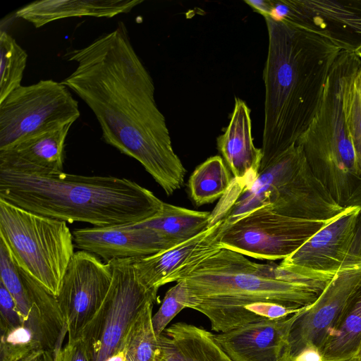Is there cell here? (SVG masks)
I'll use <instances>...</instances> for the list:
<instances>
[{
    "label": "cell",
    "instance_id": "cell-1",
    "mask_svg": "<svg viewBox=\"0 0 361 361\" xmlns=\"http://www.w3.org/2000/svg\"><path fill=\"white\" fill-rule=\"evenodd\" d=\"M75 71L61 82L92 111L105 142L138 161L172 195L186 170L174 152L153 80L133 49L125 25L66 54Z\"/></svg>",
    "mask_w": 361,
    "mask_h": 361
},
{
    "label": "cell",
    "instance_id": "cell-2",
    "mask_svg": "<svg viewBox=\"0 0 361 361\" xmlns=\"http://www.w3.org/2000/svg\"><path fill=\"white\" fill-rule=\"evenodd\" d=\"M245 256L222 247L180 279L185 308L205 316L216 333L295 314L312 305L334 276Z\"/></svg>",
    "mask_w": 361,
    "mask_h": 361
},
{
    "label": "cell",
    "instance_id": "cell-3",
    "mask_svg": "<svg viewBox=\"0 0 361 361\" xmlns=\"http://www.w3.org/2000/svg\"><path fill=\"white\" fill-rule=\"evenodd\" d=\"M264 19L269 44L263 71L264 123L259 172L296 145L313 118L338 55L343 49L353 51L314 27L269 16Z\"/></svg>",
    "mask_w": 361,
    "mask_h": 361
},
{
    "label": "cell",
    "instance_id": "cell-4",
    "mask_svg": "<svg viewBox=\"0 0 361 361\" xmlns=\"http://www.w3.org/2000/svg\"><path fill=\"white\" fill-rule=\"evenodd\" d=\"M0 199L44 216L106 227L137 224L161 212L164 202L125 178L0 170Z\"/></svg>",
    "mask_w": 361,
    "mask_h": 361
},
{
    "label": "cell",
    "instance_id": "cell-5",
    "mask_svg": "<svg viewBox=\"0 0 361 361\" xmlns=\"http://www.w3.org/2000/svg\"><path fill=\"white\" fill-rule=\"evenodd\" d=\"M361 67L354 51L342 50L326 78L323 93L299 145L316 178L343 209L361 207V173L345 123L343 87L348 76Z\"/></svg>",
    "mask_w": 361,
    "mask_h": 361
},
{
    "label": "cell",
    "instance_id": "cell-6",
    "mask_svg": "<svg viewBox=\"0 0 361 361\" xmlns=\"http://www.w3.org/2000/svg\"><path fill=\"white\" fill-rule=\"evenodd\" d=\"M230 207L223 217L230 224L253 210L267 207L277 214L330 221L345 209L338 205L312 173L302 148L295 145L243 190L232 184Z\"/></svg>",
    "mask_w": 361,
    "mask_h": 361
},
{
    "label": "cell",
    "instance_id": "cell-7",
    "mask_svg": "<svg viewBox=\"0 0 361 361\" xmlns=\"http://www.w3.org/2000/svg\"><path fill=\"white\" fill-rule=\"evenodd\" d=\"M0 240L23 271L56 297L75 254L66 221L29 212L0 199Z\"/></svg>",
    "mask_w": 361,
    "mask_h": 361
},
{
    "label": "cell",
    "instance_id": "cell-8",
    "mask_svg": "<svg viewBox=\"0 0 361 361\" xmlns=\"http://www.w3.org/2000/svg\"><path fill=\"white\" fill-rule=\"evenodd\" d=\"M134 258L109 261L112 280L107 295L81 334L90 361H106L119 350L125 336L144 306L157 299L158 290L139 280Z\"/></svg>",
    "mask_w": 361,
    "mask_h": 361
},
{
    "label": "cell",
    "instance_id": "cell-9",
    "mask_svg": "<svg viewBox=\"0 0 361 361\" xmlns=\"http://www.w3.org/2000/svg\"><path fill=\"white\" fill-rule=\"evenodd\" d=\"M78 103L61 82L20 86L0 103V150L27 137L73 123Z\"/></svg>",
    "mask_w": 361,
    "mask_h": 361
},
{
    "label": "cell",
    "instance_id": "cell-10",
    "mask_svg": "<svg viewBox=\"0 0 361 361\" xmlns=\"http://www.w3.org/2000/svg\"><path fill=\"white\" fill-rule=\"evenodd\" d=\"M330 221L283 216L263 207L226 223L220 243L222 247L245 256L284 259Z\"/></svg>",
    "mask_w": 361,
    "mask_h": 361
},
{
    "label": "cell",
    "instance_id": "cell-11",
    "mask_svg": "<svg viewBox=\"0 0 361 361\" xmlns=\"http://www.w3.org/2000/svg\"><path fill=\"white\" fill-rule=\"evenodd\" d=\"M111 280L109 262L103 263L86 251L75 252L56 297L66 321L68 341L80 339L83 329L102 305Z\"/></svg>",
    "mask_w": 361,
    "mask_h": 361
},
{
    "label": "cell",
    "instance_id": "cell-12",
    "mask_svg": "<svg viewBox=\"0 0 361 361\" xmlns=\"http://www.w3.org/2000/svg\"><path fill=\"white\" fill-rule=\"evenodd\" d=\"M360 286L361 264L343 268L334 275L295 322L290 337L292 356L310 346L320 350Z\"/></svg>",
    "mask_w": 361,
    "mask_h": 361
},
{
    "label": "cell",
    "instance_id": "cell-13",
    "mask_svg": "<svg viewBox=\"0 0 361 361\" xmlns=\"http://www.w3.org/2000/svg\"><path fill=\"white\" fill-rule=\"evenodd\" d=\"M271 15L327 32L353 51L361 44V0H275Z\"/></svg>",
    "mask_w": 361,
    "mask_h": 361
},
{
    "label": "cell",
    "instance_id": "cell-14",
    "mask_svg": "<svg viewBox=\"0 0 361 361\" xmlns=\"http://www.w3.org/2000/svg\"><path fill=\"white\" fill-rule=\"evenodd\" d=\"M226 226L224 219L197 235L164 252L134 258L139 280L147 288L158 290L171 282H177L195 266L222 248L221 238Z\"/></svg>",
    "mask_w": 361,
    "mask_h": 361
},
{
    "label": "cell",
    "instance_id": "cell-15",
    "mask_svg": "<svg viewBox=\"0 0 361 361\" xmlns=\"http://www.w3.org/2000/svg\"><path fill=\"white\" fill-rule=\"evenodd\" d=\"M305 309L288 317L216 333L214 338L233 361H289L291 331Z\"/></svg>",
    "mask_w": 361,
    "mask_h": 361
},
{
    "label": "cell",
    "instance_id": "cell-16",
    "mask_svg": "<svg viewBox=\"0 0 361 361\" xmlns=\"http://www.w3.org/2000/svg\"><path fill=\"white\" fill-rule=\"evenodd\" d=\"M360 209V207L345 208L281 263L335 275L345 267Z\"/></svg>",
    "mask_w": 361,
    "mask_h": 361
},
{
    "label": "cell",
    "instance_id": "cell-17",
    "mask_svg": "<svg viewBox=\"0 0 361 361\" xmlns=\"http://www.w3.org/2000/svg\"><path fill=\"white\" fill-rule=\"evenodd\" d=\"M76 247L102 257L144 258L175 245L157 231L138 224L78 228L73 232Z\"/></svg>",
    "mask_w": 361,
    "mask_h": 361
},
{
    "label": "cell",
    "instance_id": "cell-18",
    "mask_svg": "<svg viewBox=\"0 0 361 361\" xmlns=\"http://www.w3.org/2000/svg\"><path fill=\"white\" fill-rule=\"evenodd\" d=\"M217 147L240 190L256 180L261 166L262 149L253 143L250 110L238 97L235 99L228 126L217 138Z\"/></svg>",
    "mask_w": 361,
    "mask_h": 361
},
{
    "label": "cell",
    "instance_id": "cell-19",
    "mask_svg": "<svg viewBox=\"0 0 361 361\" xmlns=\"http://www.w3.org/2000/svg\"><path fill=\"white\" fill-rule=\"evenodd\" d=\"M67 124L27 137L0 150V170L31 174L62 172Z\"/></svg>",
    "mask_w": 361,
    "mask_h": 361
},
{
    "label": "cell",
    "instance_id": "cell-20",
    "mask_svg": "<svg viewBox=\"0 0 361 361\" xmlns=\"http://www.w3.org/2000/svg\"><path fill=\"white\" fill-rule=\"evenodd\" d=\"M157 361H233L214 334L184 322L167 326L159 337Z\"/></svg>",
    "mask_w": 361,
    "mask_h": 361
},
{
    "label": "cell",
    "instance_id": "cell-21",
    "mask_svg": "<svg viewBox=\"0 0 361 361\" xmlns=\"http://www.w3.org/2000/svg\"><path fill=\"white\" fill-rule=\"evenodd\" d=\"M142 0H41L24 6L16 16L40 27L71 17L112 18L130 12Z\"/></svg>",
    "mask_w": 361,
    "mask_h": 361
},
{
    "label": "cell",
    "instance_id": "cell-22",
    "mask_svg": "<svg viewBox=\"0 0 361 361\" xmlns=\"http://www.w3.org/2000/svg\"><path fill=\"white\" fill-rule=\"evenodd\" d=\"M216 221L210 212L164 202L159 213L137 224L157 231L176 246L202 233Z\"/></svg>",
    "mask_w": 361,
    "mask_h": 361
},
{
    "label": "cell",
    "instance_id": "cell-23",
    "mask_svg": "<svg viewBox=\"0 0 361 361\" xmlns=\"http://www.w3.org/2000/svg\"><path fill=\"white\" fill-rule=\"evenodd\" d=\"M56 346L38 317L31 311L21 325L1 332L0 361H27L42 350H59Z\"/></svg>",
    "mask_w": 361,
    "mask_h": 361
},
{
    "label": "cell",
    "instance_id": "cell-24",
    "mask_svg": "<svg viewBox=\"0 0 361 361\" xmlns=\"http://www.w3.org/2000/svg\"><path fill=\"white\" fill-rule=\"evenodd\" d=\"M361 348V286L319 351L324 361H347Z\"/></svg>",
    "mask_w": 361,
    "mask_h": 361
},
{
    "label": "cell",
    "instance_id": "cell-25",
    "mask_svg": "<svg viewBox=\"0 0 361 361\" xmlns=\"http://www.w3.org/2000/svg\"><path fill=\"white\" fill-rule=\"evenodd\" d=\"M232 181L223 158L211 157L191 174L188 180L190 197L198 206L213 202L227 192Z\"/></svg>",
    "mask_w": 361,
    "mask_h": 361
},
{
    "label": "cell",
    "instance_id": "cell-26",
    "mask_svg": "<svg viewBox=\"0 0 361 361\" xmlns=\"http://www.w3.org/2000/svg\"><path fill=\"white\" fill-rule=\"evenodd\" d=\"M157 300H150L130 326L123 341L127 361H157L159 338L152 324V310Z\"/></svg>",
    "mask_w": 361,
    "mask_h": 361
},
{
    "label": "cell",
    "instance_id": "cell-27",
    "mask_svg": "<svg viewBox=\"0 0 361 361\" xmlns=\"http://www.w3.org/2000/svg\"><path fill=\"white\" fill-rule=\"evenodd\" d=\"M27 54L8 33L0 34V103L21 86Z\"/></svg>",
    "mask_w": 361,
    "mask_h": 361
},
{
    "label": "cell",
    "instance_id": "cell-28",
    "mask_svg": "<svg viewBox=\"0 0 361 361\" xmlns=\"http://www.w3.org/2000/svg\"><path fill=\"white\" fill-rule=\"evenodd\" d=\"M343 101L345 123L361 173V67L346 78Z\"/></svg>",
    "mask_w": 361,
    "mask_h": 361
},
{
    "label": "cell",
    "instance_id": "cell-29",
    "mask_svg": "<svg viewBox=\"0 0 361 361\" xmlns=\"http://www.w3.org/2000/svg\"><path fill=\"white\" fill-rule=\"evenodd\" d=\"M0 281L13 297L23 321L32 309V303L23 273L13 260L11 255L0 240Z\"/></svg>",
    "mask_w": 361,
    "mask_h": 361
},
{
    "label": "cell",
    "instance_id": "cell-30",
    "mask_svg": "<svg viewBox=\"0 0 361 361\" xmlns=\"http://www.w3.org/2000/svg\"><path fill=\"white\" fill-rule=\"evenodd\" d=\"M185 286L184 281L180 280L167 290L160 307L152 316L153 327L158 338L170 322L185 308Z\"/></svg>",
    "mask_w": 361,
    "mask_h": 361
},
{
    "label": "cell",
    "instance_id": "cell-31",
    "mask_svg": "<svg viewBox=\"0 0 361 361\" xmlns=\"http://www.w3.org/2000/svg\"><path fill=\"white\" fill-rule=\"evenodd\" d=\"M23 324L16 302L4 285L0 281V326L1 332Z\"/></svg>",
    "mask_w": 361,
    "mask_h": 361
},
{
    "label": "cell",
    "instance_id": "cell-32",
    "mask_svg": "<svg viewBox=\"0 0 361 361\" xmlns=\"http://www.w3.org/2000/svg\"><path fill=\"white\" fill-rule=\"evenodd\" d=\"M60 361H90L83 341H68L61 350Z\"/></svg>",
    "mask_w": 361,
    "mask_h": 361
},
{
    "label": "cell",
    "instance_id": "cell-33",
    "mask_svg": "<svg viewBox=\"0 0 361 361\" xmlns=\"http://www.w3.org/2000/svg\"><path fill=\"white\" fill-rule=\"evenodd\" d=\"M360 264H361V209L357 216L355 235L345 267H354Z\"/></svg>",
    "mask_w": 361,
    "mask_h": 361
},
{
    "label": "cell",
    "instance_id": "cell-34",
    "mask_svg": "<svg viewBox=\"0 0 361 361\" xmlns=\"http://www.w3.org/2000/svg\"><path fill=\"white\" fill-rule=\"evenodd\" d=\"M291 361H324V359L317 348L310 346L292 356Z\"/></svg>",
    "mask_w": 361,
    "mask_h": 361
},
{
    "label": "cell",
    "instance_id": "cell-35",
    "mask_svg": "<svg viewBox=\"0 0 361 361\" xmlns=\"http://www.w3.org/2000/svg\"><path fill=\"white\" fill-rule=\"evenodd\" d=\"M245 3L264 18L271 14L272 0H245Z\"/></svg>",
    "mask_w": 361,
    "mask_h": 361
},
{
    "label": "cell",
    "instance_id": "cell-36",
    "mask_svg": "<svg viewBox=\"0 0 361 361\" xmlns=\"http://www.w3.org/2000/svg\"><path fill=\"white\" fill-rule=\"evenodd\" d=\"M61 350L56 351L42 350L27 361H60Z\"/></svg>",
    "mask_w": 361,
    "mask_h": 361
},
{
    "label": "cell",
    "instance_id": "cell-37",
    "mask_svg": "<svg viewBox=\"0 0 361 361\" xmlns=\"http://www.w3.org/2000/svg\"><path fill=\"white\" fill-rule=\"evenodd\" d=\"M106 361H127L126 353L123 348L110 356Z\"/></svg>",
    "mask_w": 361,
    "mask_h": 361
},
{
    "label": "cell",
    "instance_id": "cell-38",
    "mask_svg": "<svg viewBox=\"0 0 361 361\" xmlns=\"http://www.w3.org/2000/svg\"><path fill=\"white\" fill-rule=\"evenodd\" d=\"M354 52L361 61V44L356 47V49L354 50Z\"/></svg>",
    "mask_w": 361,
    "mask_h": 361
},
{
    "label": "cell",
    "instance_id": "cell-39",
    "mask_svg": "<svg viewBox=\"0 0 361 361\" xmlns=\"http://www.w3.org/2000/svg\"><path fill=\"white\" fill-rule=\"evenodd\" d=\"M357 361H361V348L358 353L354 357Z\"/></svg>",
    "mask_w": 361,
    "mask_h": 361
}]
</instances>
